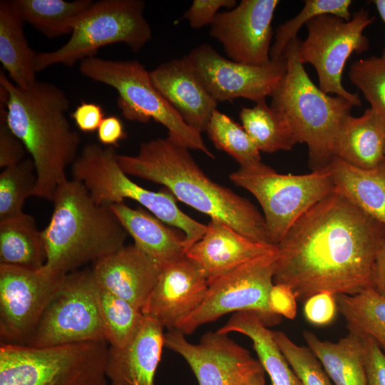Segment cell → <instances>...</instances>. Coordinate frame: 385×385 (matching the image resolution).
<instances>
[{"mask_svg": "<svg viewBox=\"0 0 385 385\" xmlns=\"http://www.w3.org/2000/svg\"><path fill=\"white\" fill-rule=\"evenodd\" d=\"M106 341L46 347L1 344L0 385H108Z\"/></svg>", "mask_w": 385, "mask_h": 385, "instance_id": "obj_6", "label": "cell"}, {"mask_svg": "<svg viewBox=\"0 0 385 385\" xmlns=\"http://www.w3.org/2000/svg\"><path fill=\"white\" fill-rule=\"evenodd\" d=\"M303 337L334 385H367L361 336L349 332L337 342L322 340L308 331Z\"/></svg>", "mask_w": 385, "mask_h": 385, "instance_id": "obj_28", "label": "cell"}, {"mask_svg": "<svg viewBox=\"0 0 385 385\" xmlns=\"http://www.w3.org/2000/svg\"><path fill=\"white\" fill-rule=\"evenodd\" d=\"M71 117L80 130L92 133L98 130L104 118V113L101 105L82 101L71 113Z\"/></svg>", "mask_w": 385, "mask_h": 385, "instance_id": "obj_44", "label": "cell"}, {"mask_svg": "<svg viewBox=\"0 0 385 385\" xmlns=\"http://www.w3.org/2000/svg\"><path fill=\"white\" fill-rule=\"evenodd\" d=\"M196 73L217 101L243 98L255 103L270 96L287 70L284 56L262 66L237 63L221 56L212 46L202 43L188 55Z\"/></svg>", "mask_w": 385, "mask_h": 385, "instance_id": "obj_15", "label": "cell"}, {"mask_svg": "<svg viewBox=\"0 0 385 385\" xmlns=\"http://www.w3.org/2000/svg\"><path fill=\"white\" fill-rule=\"evenodd\" d=\"M373 288L385 297V241L376 257L373 272Z\"/></svg>", "mask_w": 385, "mask_h": 385, "instance_id": "obj_46", "label": "cell"}, {"mask_svg": "<svg viewBox=\"0 0 385 385\" xmlns=\"http://www.w3.org/2000/svg\"><path fill=\"white\" fill-rule=\"evenodd\" d=\"M242 385H267L264 369H262L249 377Z\"/></svg>", "mask_w": 385, "mask_h": 385, "instance_id": "obj_47", "label": "cell"}, {"mask_svg": "<svg viewBox=\"0 0 385 385\" xmlns=\"http://www.w3.org/2000/svg\"><path fill=\"white\" fill-rule=\"evenodd\" d=\"M164 346L186 361L199 385H242L263 369L247 349L217 331L208 332L199 343L192 344L180 331L170 329L164 334Z\"/></svg>", "mask_w": 385, "mask_h": 385, "instance_id": "obj_16", "label": "cell"}, {"mask_svg": "<svg viewBox=\"0 0 385 385\" xmlns=\"http://www.w3.org/2000/svg\"><path fill=\"white\" fill-rule=\"evenodd\" d=\"M277 258L278 250L255 257L208 281L201 304L175 329L189 334L224 314L243 311L255 312L266 325L277 322L280 317L271 312L268 301L274 285Z\"/></svg>", "mask_w": 385, "mask_h": 385, "instance_id": "obj_13", "label": "cell"}, {"mask_svg": "<svg viewBox=\"0 0 385 385\" xmlns=\"http://www.w3.org/2000/svg\"><path fill=\"white\" fill-rule=\"evenodd\" d=\"M371 2L375 5L380 17L385 24V0H374ZM381 56L385 58V46Z\"/></svg>", "mask_w": 385, "mask_h": 385, "instance_id": "obj_48", "label": "cell"}, {"mask_svg": "<svg viewBox=\"0 0 385 385\" xmlns=\"http://www.w3.org/2000/svg\"><path fill=\"white\" fill-rule=\"evenodd\" d=\"M98 301L106 342L115 347L130 344L139 333L145 316L127 301L100 287Z\"/></svg>", "mask_w": 385, "mask_h": 385, "instance_id": "obj_33", "label": "cell"}, {"mask_svg": "<svg viewBox=\"0 0 385 385\" xmlns=\"http://www.w3.org/2000/svg\"><path fill=\"white\" fill-rule=\"evenodd\" d=\"M85 77L113 88L124 118L147 123L151 120L168 130V138L189 150L214 158L201 133L189 126L153 85L149 71L136 60H109L93 56L80 62Z\"/></svg>", "mask_w": 385, "mask_h": 385, "instance_id": "obj_7", "label": "cell"}, {"mask_svg": "<svg viewBox=\"0 0 385 385\" xmlns=\"http://www.w3.org/2000/svg\"><path fill=\"white\" fill-rule=\"evenodd\" d=\"M63 277L0 265L1 344L26 345Z\"/></svg>", "mask_w": 385, "mask_h": 385, "instance_id": "obj_14", "label": "cell"}, {"mask_svg": "<svg viewBox=\"0 0 385 385\" xmlns=\"http://www.w3.org/2000/svg\"><path fill=\"white\" fill-rule=\"evenodd\" d=\"M334 157L369 170L385 162V121L371 108L358 117L347 115L336 140Z\"/></svg>", "mask_w": 385, "mask_h": 385, "instance_id": "obj_23", "label": "cell"}, {"mask_svg": "<svg viewBox=\"0 0 385 385\" xmlns=\"http://www.w3.org/2000/svg\"><path fill=\"white\" fill-rule=\"evenodd\" d=\"M141 0H100L83 13L69 39L58 49L37 53L36 72L51 66H73L93 57L108 45L124 43L138 52L152 38V29L144 17Z\"/></svg>", "mask_w": 385, "mask_h": 385, "instance_id": "obj_9", "label": "cell"}, {"mask_svg": "<svg viewBox=\"0 0 385 385\" xmlns=\"http://www.w3.org/2000/svg\"><path fill=\"white\" fill-rule=\"evenodd\" d=\"M275 245L242 235L227 223L211 219L203 236L185 255L195 262L207 282L259 256L276 252Z\"/></svg>", "mask_w": 385, "mask_h": 385, "instance_id": "obj_21", "label": "cell"}, {"mask_svg": "<svg viewBox=\"0 0 385 385\" xmlns=\"http://www.w3.org/2000/svg\"><path fill=\"white\" fill-rule=\"evenodd\" d=\"M242 125L260 152L290 150L297 140L286 119L265 101L252 108L242 107L240 112Z\"/></svg>", "mask_w": 385, "mask_h": 385, "instance_id": "obj_32", "label": "cell"}, {"mask_svg": "<svg viewBox=\"0 0 385 385\" xmlns=\"http://www.w3.org/2000/svg\"><path fill=\"white\" fill-rule=\"evenodd\" d=\"M337 309L336 295L329 292H321L308 298L304 304L307 320L314 325L323 326L331 323Z\"/></svg>", "mask_w": 385, "mask_h": 385, "instance_id": "obj_39", "label": "cell"}, {"mask_svg": "<svg viewBox=\"0 0 385 385\" xmlns=\"http://www.w3.org/2000/svg\"><path fill=\"white\" fill-rule=\"evenodd\" d=\"M24 23L48 38L71 34L91 0H14Z\"/></svg>", "mask_w": 385, "mask_h": 385, "instance_id": "obj_30", "label": "cell"}, {"mask_svg": "<svg viewBox=\"0 0 385 385\" xmlns=\"http://www.w3.org/2000/svg\"><path fill=\"white\" fill-rule=\"evenodd\" d=\"M229 177L259 202L270 242L275 246L303 214L335 190L328 167L304 175H285L260 161L240 167Z\"/></svg>", "mask_w": 385, "mask_h": 385, "instance_id": "obj_10", "label": "cell"}, {"mask_svg": "<svg viewBox=\"0 0 385 385\" xmlns=\"http://www.w3.org/2000/svg\"><path fill=\"white\" fill-rule=\"evenodd\" d=\"M349 77L370 108L385 121V58L373 56L356 61L350 66Z\"/></svg>", "mask_w": 385, "mask_h": 385, "instance_id": "obj_37", "label": "cell"}, {"mask_svg": "<svg viewBox=\"0 0 385 385\" xmlns=\"http://www.w3.org/2000/svg\"><path fill=\"white\" fill-rule=\"evenodd\" d=\"M374 20L364 9L355 12L349 21L332 14L319 15L306 24L307 36L299 43V61L314 67L319 88L327 94L346 99L356 107L361 106L360 98L344 87L342 74L353 53L369 49V41L363 32Z\"/></svg>", "mask_w": 385, "mask_h": 385, "instance_id": "obj_11", "label": "cell"}, {"mask_svg": "<svg viewBox=\"0 0 385 385\" xmlns=\"http://www.w3.org/2000/svg\"><path fill=\"white\" fill-rule=\"evenodd\" d=\"M217 331L226 334L239 332L249 337L272 385H302L276 344L272 331L255 312H235Z\"/></svg>", "mask_w": 385, "mask_h": 385, "instance_id": "obj_27", "label": "cell"}, {"mask_svg": "<svg viewBox=\"0 0 385 385\" xmlns=\"http://www.w3.org/2000/svg\"><path fill=\"white\" fill-rule=\"evenodd\" d=\"M299 40L292 39L282 56L287 70L272 92L270 107L287 121L297 143L308 148L312 170L329 165L344 118L354 106L346 99L331 96L310 79L298 57Z\"/></svg>", "mask_w": 385, "mask_h": 385, "instance_id": "obj_5", "label": "cell"}, {"mask_svg": "<svg viewBox=\"0 0 385 385\" xmlns=\"http://www.w3.org/2000/svg\"><path fill=\"white\" fill-rule=\"evenodd\" d=\"M272 332L276 344L302 385H334L309 347L294 343L282 332Z\"/></svg>", "mask_w": 385, "mask_h": 385, "instance_id": "obj_38", "label": "cell"}, {"mask_svg": "<svg viewBox=\"0 0 385 385\" xmlns=\"http://www.w3.org/2000/svg\"><path fill=\"white\" fill-rule=\"evenodd\" d=\"M385 225L334 190L303 214L277 245L274 284L305 302L321 292L355 294L373 287Z\"/></svg>", "mask_w": 385, "mask_h": 385, "instance_id": "obj_1", "label": "cell"}, {"mask_svg": "<svg viewBox=\"0 0 385 385\" xmlns=\"http://www.w3.org/2000/svg\"><path fill=\"white\" fill-rule=\"evenodd\" d=\"M25 150L21 140L7 124L5 108H0V168L20 163L24 159Z\"/></svg>", "mask_w": 385, "mask_h": 385, "instance_id": "obj_40", "label": "cell"}, {"mask_svg": "<svg viewBox=\"0 0 385 385\" xmlns=\"http://www.w3.org/2000/svg\"><path fill=\"white\" fill-rule=\"evenodd\" d=\"M110 207L133 239L134 245L162 267L185 255V235L166 226L155 216L124 202L112 204Z\"/></svg>", "mask_w": 385, "mask_h": 385, "instance_id": "obj_24", "label": "cell"}, {"mask_svg": "<svg viewBox=\"0 0 385 385\" xmlns=\"http://www.w3.org/2000/svg\"><path fill=\"white\" fill-rule=\"evenodd\" d=\"M361 337L367 385H385V353L371 337Z\"/></svg>", "mask_w": 385, "mask_h": 385, "instance_id": "obj_42", "label": "cell"}, {"mask_svg": "<svg viewBox=\"0 0 385 385\" xmlns=\"http://www.w3.org/2000/svg\"><path fill=\"white\" fill-rule=\"evenodd\" d=\"M328 168L335 190L385 225V162L365 170L334 158Z\"/></svg>", "mask_w": 385, "mask_h": 385, "instance_id": "obj_26", "label": "cell"}, {"mask_svg": "<svg viewBox=\"0 0 385 385\" xmlns=\"http://www.w3.org/2000/svg\"><path fill=\"white\" fill-rule=\"evenodd\" d=\"M24 22L14 0L0 1V62L9 79L26 89L36 79L35 53L24 34Z\"/></svg>", "mask_w": 385, "mask_h": 385, "instance_id": "obj_25", "label": "cell"}, {"mask_svg": "<svg viewBox=\"0 0 385 385\" xmlns=\"http://www.w3.org/2000/svg\"><path fill=\"white\" fill-rule=\"evenodd\" d=\"M351 4V0H306L297 16L277 29L270 49L271 59L281 58L288 43L297 38L302 26L316 16L332 14L346 21L350 20L352 16L349 11Z\"/></svg>", "mask_w": 385, "mask_h": 385, "instance_id": "obj_36", "label": "cell"}, {"mask_svg": "<svg viewBox=\"0 0 385 385\" xmlns=\"http://www.w3.org/2000/svg\"><path fill=\"white\" fill-rule=\"evenodd\" d=\"M269 308L277 316L293 319L297 315V298L292 289L283 284H274L269 296Z\"/></svg>", "mask_w": 385, "mask_h": 385, "instance_id": "obj_43", "label": "cell"}, {"mask_svg": "<svg viewBox=\"0 0 385 385\" xmlns=\"http://www.w3.org/2000/svg\"><path fill=\"white\" fill-rule=\"evenodd\" d=\"M206 132L215 146L232 157L240 165L261 161L260 152L242 125L215 110Z\"/></svg>", "mask_w": 385, "mask_h": 385, "instance_id": "obj_34", "label": "cell"}, {"mask_svg": "<svg viewBox=\"0 0 385 385\" xmlns=\"http://www.w3.org/2000/svg\"><path fill=\"white\" fill-rule=\"evenodd\" d=\"M53 210L42 230L46 261L41 268L63 277L125 246L128 234L110 205L96 202L85 185L67 180L56 190Z\"/></svg>", "mask_w": 385, "mask_h": 385, "instance_id": "obj_4", "label": "cell"}, {"mask_svg": "<svg viewBox=\"0 0 385 385\" xmlns=\"http://www.w3.org/2000/svg\"><path fill=\"white\" fill-rule=\"evenodd\" d=\"M207 287L200 268L184 255L162 267L141 312L163 328L175 329L201 304Z\"/></svg>", "mask_w": 385, "mask_h": 385, "instance_id": "obj_18", "label": "cell"}, {"mask_svg": "<svg viewBox=\"0 0 385 385\" xmlns=\"http://www.w3.org/2000/svg\"><path fill=\"white\" fill-rule=\"evenodd\" d=\"M46 261L43 233L31 215L0 221V265L38 270Z\"/></svg>", "mask_w": 385, "mask_h": 385, "instance_id": "obj_29", "label": "cell"}, {"mask_svg": "<svg viewBox=\"0 0 385 385\" xmlns=\"http://www.w3.org/2000/svg\"><path fill=\"white\" fill-rule=\"evenodd\" d=\"M161 269L158 262L133 244L100 259L91 270L101 288L141 311Z\"/></svg>", "mask_w": 385, "mask_h": 385, "instance_id": "obj_19", "label": "cell"}, {"mask_svg": "<svg viewBox=\"0 0 385 385\" xmlns=\"http://www.w3.org/2000/svg\"><path fill=\"white\" fill-rule=\"evenodd\" d=\"M2 108L11 131L31 155L36 173L34 196L53 201L66 182V170L78 157L81 138L66 116L69 100L57 86L36 81L26 89L16 86L0 71Z\"/></svg>", "mask_w": 385, "mask_h": 385, "instance_id": "obj_3", "label": "cell"}, {"mask_svg": "<svg viewBox=\"0 0 385 385\" xmlns=\"http://www.w3.org/2000/svg\"><path fill=\"white\" fill-rule=\"evenodd\" d=\"M98 139L106 147L118 146L127 133L121 120L115 115H109L103 118L97 130Z\"/></svg>", "mask_w": 385, "mask_h": 385, "instance_id": "obj_45", "label": "cell"}, {"mask_svg": "<svg viewBox=\"0 0 385 385\" xmlns=\"http://www.w3.org/2000/svg\"><path fill=\"white\" fill-rule=\"evenodd\" d=\"M163 346V327L146 317L130 344L109 346L106 374L111 385H154Z\"/></svg>", "mask_w": 385, "mask_h": 385, "instance_id": "obj_22", "label": "cell"}, {"mask_svg": "<svg viewBox=\"0 0 385 385\" xmlns=\"http://www.w3.org/2000/svg\"><path fill=\"white\" fill-rule=\"evenodd\" d=\"M98 293L99 286L91 269L63 276L26 346L46 347L106 341Z\"/></svg>", "mask_w": 385, "mask_h": 385, "instance_id": "obj_12", "label": "cell"}, {"mask_svg": "<svg viewBox=\"0 0 385 385\" xmlns=\"http://www.w3.org/2000/svg\"><path fill=\"white\" fill-rule=\"evenodd\" d=\"M36 173L31 158L6 167L0 174V221L22 215L25 201L34 196Z\"/></svg>", "mask_w": 385, "mask_h": 385, "instance_id": "obj_35", "label": "cell"}, {"mask_svg": "<svg viewBox=\"0 0 385 385\" xmlns=\"http://www.w3.org/2000/svg\"><path fill=\"white\" fill-rule=\"evenodd\" d=\"M336 298L349 332L371 337L385 353V297L370 287Z\"/></svg>", "mask_w": 385, "mask_h": 385, "instance_id": "obj_31", "label": "cell"}, {"mask_svg": "<svg viewBox=\"0 0 385 385\" xmlns=\"http://www.w3.org/2000/svg\"><path fill=\"white\" fill-rule=\"evenodd\" d=\"M122 170L163 185L174 197L192 208L220 220L256 242L271 244L265 221L247 198L211 180L199 167L189 149L168 138L140 145L135 155L117 154Z\"/></svg>", "mask_w": 385, "mask_h": 385, "instance_id": "obj_2", "label": "cell"}, {"mask_svg": "<svg viewBox=\"0 0 385 385\" xmlns=\"http://www.w3.org/2000/svg\"><path fill=\"white\" fill-rule=\"evenodd\" d=\"M278 0H242L233 9L219 12L210 35L235 62L262 66L270 62L272 21Z\"/></svg>", "mask_w": 385, "mask_h": 385, "instance_id": "obj_17", "label": "cell"}, {"mask_svg": "<svg viewBox=\"0 0 385 385\" xmlns=\"http://www.w3.org/2000/svg\"><path fill=\"white\" fill-rule=\"evenodd\" d=\"M149 73L153 85L183 120L201 133L206 131L218 102L204 86L188 56L164 62Z\"/></svg>", "mask_w": 385, "mask_h": 385, "instance_id": "obj_20", "label": "cell"}, {"mask_svg": "<svg viewBox=\"0 0 385 385\" xmlns=\"http://www.w3.org/2000/svg\"><path fill=\"white\" fill-rule=\"evenodd\" d=\"M113 147L86 144L72 164L73 179L83 183L93 200L111 205L130 199L158 219L183 232L187 250L205 234L207 225L183 212L167 189L154 192L130 180L119 165Z\"/></svg>", "mask_w": 385, "mask_h": 385, "instance_id": "obj_8", "label": "cell"}, {"mask_svg": "<svg viewBox=\"0 0 385 385\" xmlns=\"http://www.w3.org/2000/svg\"><path fill=\"white\" fill-rule=\"evenodd\" d=\"M236 6L235 0H194L184 17L192 28L200 29L210 26L221 8L230 10Z\"/></svg>", "mask_w": 385, "mask_h": 385, "instance_id": "obj_41", "label": "cell"}]
</instances>
